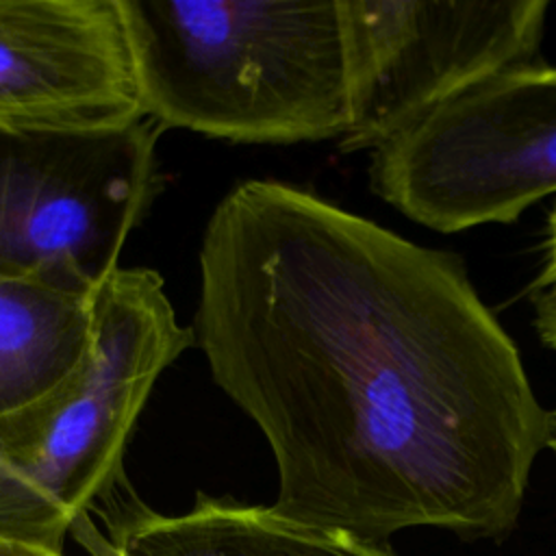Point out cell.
<instances>
[{"label":"cell","mask_w":556,"mask_h":556,"mask_svg":"<svg viewBox=\"0 0 556 556\" xmlns=\"http://www.w3.org/2000/svg\"><path fill=\"white\" fill-rule=\"evenodd\" d=\"M143 117L119 0H0V126Z\"/></svg>","instance_id":"cell-7"},{"label":"cell","mask_w":556,"mask_h":556,"mask_svg":"<svg viewBox=\"0 0 556 556\" xmlns=\"http://www.w3.org/2000/svg\"><path fill=\"white\" fill-rule=\"evenodd\" d=\"M371 191L443 232L513 224L556 193V67L491 76L371 152Z\"/></svg>","instance_id":"cell-5"},{"label":"cell","mask_w":556,"mask_h":556,"mask_svg":"<svg viewBox=\"0 0 556 556\" xmlns=\"http://www.w3.org/2000/svg\"><path fill=\"white\" fill-rule=\"evenodd\" d=\"M143 115L237 143L343 139L341 0H119Z\"/></svg>","instance_id":"cell-2"},{"label":"cell","mask_w":556,"mask_h":556,"mask_svg":"<svg viewBox=\"0 0 556 556\" xmlns=\"http://www.w3.org/2000/svg\"><path fill=\"white\" fill-rule=\"evenodd\" d=\"M0 556H56V554L41 552V549H30V547H20V545H11V543L0 541Z\"/></svg>","instance_id":"cell-13"},{"label":"cell","mask_w":556,"mask_h":556,"mask_svg":"<svg viewBox=\"0 0 556 556\" xmlns=\"http://www.w3.org/2000/svg\"><path fill=\"white\" fill-rule=\"evenodd\" d=\"M193 345L148 267L93 295L91 348L43 397L0 415V541L63 556L83 513L124 478L122 458L156 378Z\"/></svg>","instance_id":"cell-3"},{"label":"cell","mask_w":556,"mask_h":556,"mask_svg":"<svg viewBox=\"0 0 556 556\" xmlns=\"http://www.w3.org/2000/svg\"><path fill=\"white\" fill-rule=\"evenodd\" d=\"M191 334L271 447L278 515L376 545L517 526L547 410L458 254L245 180L206 222Z\"/></svg>","instance_id":"cell-1"},{"label":"cell","mask_w":556,"mask_h":556,"mask_svg":"<svg viewBox=\"0 0 556 556\" xmlns=\"http://www.w3.org/2000/svg\"><path fill=\"white\" fill-rule=\"evenodd\" d=\"M93 298L0 276V415L54 391L91 348Z\"/></svg>","instance_id":"cell-9"},{"label":"cell","mask_w":556,"mask_h":556,"mask_svg":"<svg viewBox=\"0 0 556 556\" xmlns=\"http://www.w3.org/2000/svg\"><path fill=\"white\" fill-rule=\"evenodd\" d=\"M124 556H393L387 545L324 530L198 493L191 510L163 515L146 506L126 476L91 508Z\"/></svg>","instance_id":"cell-8"},{"label":"cell","mask_w":556,"mask_h":556,"mask_svg":"<svg viewBox=\"0 0 556 556\" xmlns=\"http://www.w3.org/2000/svg\"><path fill=\"white\" fill-rule=\"evenodd\" d=\"M556 287V202L552 204L545 219V237H543V263L536 278L530 285V291H541Z\"/></svg>","instance_id":"cell-12"},{"label":"cell","mask_w":556,"mask_h":556,"mask_svg":"<svg viewBox=\"0 0 556 556\" xmlns=\"http://www.w3.org/2000/svg\"><path fill=\"white\" fill-rule=\"evenodd\" d=\"M70 534L74 536V541H78V543L85 547V552H87L89 556H124V554L106 539V534L96 526L91 513H83V515L74 521Z\"/></svg>","instance_id":"cell-11"},{"label":"cell","mask_w":556,"mask_h":556,"mask_svg":"<svg viewBox=\"0 0 556 556\" xmlns=\"http://www.w3.org/2000/svg\"><path fill=\"white\" fill-rule=\"evenodd\" d=\"M161 130L0 126V276L93 298L163 187Z\"/></svg>","instance_id":"cell-4"},{"label":"cell","mask_w":556,"mask_h":556,"mask_svg":"<svg viewBox=\"0 0 556 556\" xmlns=\"http://www.w3.org/2000/svg\"><path fill=\"white\" fill-rule=\"evenodd\" d=\"M532 304V326L543 345L556 350V287L528 291Z\"/></svg>","instance_id":"cell-10"},{"label":"cell","mask_w":556,"mask_h":556,"mask_svg":"<svg viewBox=\"0 0 556 556\" xmlns=\"http://www.w3.org/2000/svg\"><path fill=\"white\" fill-rule=\"evenodd\" d=\"M547 0H341L350 130L341 152L378 150L473 85L541 63Z\"/></svg>","instance_id":"cell-6"},{"label":"cell","mask_w":556,"mask_h":556,"mask_svg":"<svg viewBox=\"0 0 556 556\" xmlns=\"http://www.w3.org/2000/svg\"><path fill=\"white\" fill-rule=\"evenodd\" d=\"M545 447L556 456V408L547 410V434H545Z\"/></svg>","instance_id":"cell-14"}]
</instances>
